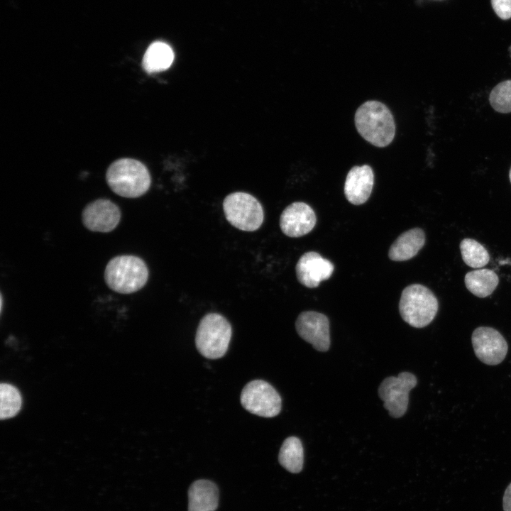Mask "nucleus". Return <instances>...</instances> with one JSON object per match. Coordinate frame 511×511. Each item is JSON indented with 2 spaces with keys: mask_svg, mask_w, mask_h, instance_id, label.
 I'll return each mask as SVG.
<instances>
[{
  "mask_svg": "<svg viewBox=\"0 0 511 511\" xmlns=\"http://www.w3.org/2000/svg\"><path fill=\"white\" fill-rule=\"evenodd\" d=\"M355 125L358 133L376 147H385L395 135V123L390 109L378 101H367L355 114Z\"/></svg>",
  "mask_w": 511,
  "mask_h": 511,
  "instance_id": "obj_1",
  "label": "nucleus"
},
{
  "mask_svg": "<svg viewBox=\"0 0 511 511\" xmlns=\"http://www.w3.org/2000/svg\"><path fill=\"white\" fill-rule=\"evenodd\" d=\"M106 180L111 189L126 198L143 195L150 188L151 177L148 168L139 160L121 158L108 167Z\"/></svg>",
  "mask_w": 511,
  "mask_h": 511,
  "instance_id": "obj_2",
  "label": "nucleus"
},
{
  "mask_svg": "<svg viewBox=\"0 0 511 511\" xmlns=\"http://www.w3.org/2000/svg\"><path fill=\"white\" fill-rule=\"evenodd\" d=\"M149 271L145 261L133 255L111 258L104 270L107 286L121 294H131L143 288L148 280Z\"/></svg>",
  "mask_w": 511,
  "mask_h": 511,
  "instance_id": "obj_3",
  "label": "nucleus"
},
{
  "mask_svg": "<svg viewBox=\"0 0 511 511\" xmlns=\"http://www.w3.org/2000/svg\"><path fill=\"white\" fill-rule=\"evenodd\" d=\"M231 336V325L223 315L216 312L208 313L199 323L195 345L204 357L218 359L226 354Z\"/></svg>",
  "mask_w": 511,
  "mask_h": 511,
  "instance_id": "obj_4",
  "label": "nucleus"
},
{
  "mask_svg": "<svg viewBox=\"0 0 511 511\" xmlns=\"http://www.w3.org/2000/svg\"><path fill=\"white\" fill-rule=\"evenodd\" d=\"M439 309L437 298L427 287L412 284L402 292L399 311L402 319L415 328H422L434 319Z\"/></svg>",
  "mask_w": 511,
  "mask_h": 511,
  "instance_id": "obj_5",
  "label": "nucleus"
},
{
  "mask_svg": "<svg viewBox=\"0 0 511 511\" xmlns=\"http://www.w3.org/2000/svg\"><path fill=\"white\" fill-rule=\"evenodd\" d=\"M223 210L229 223L244 231L258 229L264 220V211L260 202L243 192L228 194L223 201Z\"/></svg>",
  "mask_w": 511,
  "mask_h": 511,
  "instance_id": "obj_6",
  "label": "nucleus"
},
{
  "mask_svg": "<svg viewBox=\"0 0 511 511\" xmlns=\"http://www.w3.org/2000/svg\"><path fill=\"white\" fill-rule=\"evenodd\" d=\"M243 407L263 417H273L282 408V400L277 390L268 382L253 380L243 388L241 397Z\"/></svg>",
  "mask_w": 511,
  "mask_h": 511,
  "instance_id": "obj_7",
  "label": "nucleus"
},
{
  "mask_svg": "<svg viewBox=\"0 0 511 511\" xmlns=\"http://www.w3.org/2000/svg\"><path fill=\"white\" fill-rule=\"evenodd\" d=\"M417 383L414 375L402 372L397 377L385 378L378 388V395L383 401L384 407L394 418L403 416L408 407L409 393Z\"/></svg>",
  "mask_w": 511,
  "mask_h": 511,
  "instance_id": "obj_8",
  "label": "nucleus"
},
{
  "mask_svg": "<svg viewBox=\"0 0 511 511\" xmlns=\"http://www.w3.org/2000/svg\"><path fill=\"white\" fill-rule=\"evenodd\" d=\"M471 341L476 356L485 364L498 365L507 355V343L502 335L493 328H476L472 334Z\"/></svg>",
  "mask_w": 511,
  "mask_h": 511,
  "instance_id": "obj_9",
  "label": "nucleus"
},
{
  "mask_svg": "<svg viewBox=\"0 0 511 511\" xmlns=\"http://www.w3.org/2000/svg\"><path fill=\"white\" fill-rule=\"evenodd\" d=\"M295 328L299 336L316 350L324 352L329 348V321L325 314L314 311L302 312L297 318Z\"/></svg>",
  "mask_w": 511,
  "mask_h": 511,
  "instance_id": "obj_10",
  "label": "nucleus"
},
{
  "mask_svg": "<svg viewBox=\"0 0 511 511\" xmlns=\"http://www.w3.org/2000/svg\"><path fill=\"white\" fill-rule=\"evenodd\" d=\"M121 219L119 207L107 199H99L88 204L82 211L84 226L94 232L108 233L113 231Z\"/></svg>",
  "mask_w": 511,
  "mask_h": 511,
  "instance_id": "obj_11",
  "label": "nucleus"
},
{
  "mask_svg": "<svg viewBox=\"0 0 511 511\" xmlns=\"http://www.w3.org/2000/svg\"><path fill=\"white\" fill-rule=\"evenodd\" d=\"M317 222L316 214L307 204L296 202L288 205L280 217L282 232L291 238H298L309 233Z\"/></svg>",
  "mask_w": 511,
  "mask_h": 511,
  "instance_id": "obj_12",
  "label": "nucleus"
},
{
  "mask_svg": "<svg viewBox=\"0 0 511 511\" xmlns=\"http://www.w3.org/2000/svg\"><path fill=\"white\" fill-rule=\"evenodd\" d=\"M334 270V265L329 260L314 251L302 255L295 266L298 281L309 288L317 287L322 281L328 280Z\"/></svg>",
  "mask_w": 511,
  "mask_h": 511,
  "instance_id": "obj_13",
  "label": "nucleus"
},
{
  "mask_svg": "<svg viewBox=\"0 0 511 511\" xmlns=\"http://www.w3.org/2000/svg\"><path fill=\"white\" fill-rule=\"evenodd\" d=\"M374 185V174L368 165L353 166L348 172L344 185L347 200L354 204L365 203L369 198Z\"/></svg>",
  "mask_w": 511,
  "mask_h": 511,
  "instance_id": "obj_14",
  "label": "nucleus"
},
{
  "mask_svg": "<svg viewBox=\"0 0 511 511\" xmlns=\"http://www.w3.org/2000/svg\"><path fill=\"white\" fill-rule=\"evenodd\" d=\"M219 505V490L208 480H197L188 490V511H214Z\"/></svg>",
  "mask_w": 511,
  "mask_h": 511,
  "instance_id": "obj_15",
  "label": "nucleus"
},
{
  "mask_svg": "<svg viewBox=\"0 0 511 511\" xmlns=\"http://www.w3.org/2000/svg\"><path fill=\"white\" fill-rule=\"evenodd\" d=\"M425 243V234L419 228L400 234L390 246L388 256L394 261H405L414 257Z\"/></svg>",
  "mask_w": 511,
  "mask_h": 511,
  "instance_id": "obj_16",
  "label": "nucleus"
},
{
  "mask_svg": "<svg viewBox=\"0 0 511 511\" xmlns=\"http://www.w3.org/2000/svg\"><path fill=\"white\" fill-rule=\"evenodd\" d=\"M174 60V53L171 47L161 41L150 44L146 50L142 65L148 73H154L167 70Z\"/></svg>",
  "mask_w": 511,
  "mask_h": 511,
  "instance_id": "obj_17",
  "label": "nucleus"
},
{
  "mask_svg": "<svg viewBox=\"0 0 511 511\" xmlns=\"http://www.w3.org/2000/svg\"><path fill=\"white\" fill-rule=\"evenodd\" d=\"M464 282L472 294L483 298L493 292L499 283V278L493 270L482 268L467 273Z\"/></svg>",
  "mask_w": 511,
  "mask_h": 511,
  "instance_id": "obj_18",
  "label": "nucleus"
},
{
  "mask_svg": "<svg viewBox=\"0 0 511 511\" xmlns=\"http://www.w3.org/2000/svg\"><path fill=\"white\" fill-rule=\"evenodd\" d=\"M278 461L280 465L291 473L302 471L304 463V451L301 441L296 436L287 437L282 443Z\"/></svg>",
  "mask_w": 511,
  "mask_h": 511,
  "instance_id": "obj_19",
  "label": "nucleus"
},
{
  "mask_svg": "<svg viewBox=\"0 0 511 511\" xmlns=\"http://www.w3.org/2000/svg\"><path fill=\"white\" fill-rule=\"evenodd\" d=\"M459 247L462 259L468 266L480 268L488 263L490 255L486 248L477 241L464 238L460 243Z\"/></svg>",
  "mask_w": 511,
  "mask_h": 511,
  "instance_id": "obj_20",
  "label": "nucleus"
},
{
  "mask_svg": "<svg viewBox=\"0 0 511 511\" xmlns=\"http://www.w3.org/2000/svg\"><path fill=\"white\" fill-rule=\"evenodd\" d=\"M0 417L1 419L15 416L21 407V396L13 385L2 383L0 386Z\"/></svg>",
  "mask_w": 511,
  "mask_h": 511,
  "instance_id": "obj_21",
  "label": "nucleus"
},
{
  "mask_svg": "<svg viewBox=\"0 0 511 511\" xmlns=\"http://www.w3.org/2000/svg\"><path fill=\"white\" fill-rule=\"evenodd\" d=\"M489 102L498 112H511V79L498 84L490 92Z\"/></svg>",
  "mask_w": 511,
  "mask_h": 511,
  "instance_id": "obj_22",
  "label": "nucleus"
},
{
  "mask_svg": "<svg viewBox=\"0 0 511 511\" xmlns=\"http://www.w3.org/2000/svg\"><path fill=\"white\" fill-rule=\"evenodd\" d=\"M491 6L502 20L511 18V0H490Z\"/></svg>",
  "mask_w": 511,
  "mask_h": 511,
  "instance_id": "obj_23",
  "label": "nucleus"
},
{
  "mask_svg": "<svg viewBox=\"0 0 511 511\" xmlns=\"http://www.w3.org/2000/svg\"><path fill=\"white\" fill-rule=\"evenodd\" d=\"M502 504L504 511H511V483L505 491Z\"/></svg>",
  "mask_w": 511,
  "mask_h": 511,
  "instance_id": "obj_24",
  "label": "nucleus"
},
{
  "mask_svg": "<svg viewBox=\"0 0 511 511\" xmlns=\"http://www.w3.org/2000/svg\"><path fill=\"white\" fill-rule=\"evenodd\" d=\"M509 178H510V183H511V167H510V172H509Z\"/></svg>",
  "mask_w": 511,
  "mask_h": 511,
  "instance_id": "obj_25",
  "label": "nucleus"
}]
</instances>
